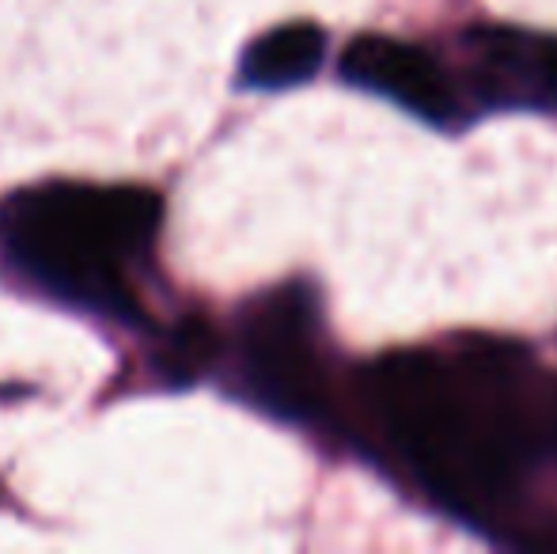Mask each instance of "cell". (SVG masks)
Wrapping results in <instances>:
<instances>
[{
	"label": "cell",
	"instance_id": "cell-1",
	"mask_svg": "<svg viewBox=\"0 0 557 554\" xmlns=\"http://www.w3.org/2000/svg\"><path fill=\"white\" fill-rule=\"evenodd\" d=\"M505 349L482 346L459 361L425 349L387 354L368 369L364 403L406 471L433 502L485 520L516 494L543 433L516 403Z\"/></svg>",
	"mask_w": 557,
	"mask_h": 554
},
{
	"label": "cell",
	"instance_id": "cell-2",
	"mask_svg": "<svg viewBox=\"0 0 557 554\" xmlns=\"http://www.w3.org/2000/svg\"><path fill=\"white\" fill-rule=\"evenodd\" d=\"M160 224V201L133 186L58 183L23 190L0 213L8 255L53 293L99 311H133L125 270Z\"/></svg>",
	"mask_w": 557,
	"mask_h": 554
},
{
	"label": "cell",
	"instance_id": "cell-3",
	"mask_svg": "<svg viewBox=\"0 0 557 554\" xmlns=\"http://www.w3.org/2000/svg\"><path fill=\"white\" fill-rule=\"evenodd\" d=\"M243 365L255 395L288 418H311L323 403L315 354V304L300 285L265 296L243 323Z\"/></svg>",
	"mask_w": 557,
	"mask_h": 554
},
{
	"label": "cell",
	"instance_id": "cell-4",
	"mask_svg": "<svg viewBox=\"0 0 557 554\" xmlns=\"http://www.w3.org/2000/svg\"><path fill=\"white\" fill-rule=\"evenodd\" d=\"M342 76L352 88L391 99L421 122H433V126H455L459 122V96L444 76L441 61L413 42L360 35L342 53Z\"/></svg>",
	"mask_w": 557,
	"mask_h": 554
},
{
	"label": "cell",
	"instance_id": "cell-5",
	"mask_svg": "<svg viewBox=\"0 0 557 554\" xmlns=\"http://www.w3.org/2000/svg\"><path fill=\"white\" fill-rule=\"evenodd\" d=\"M474 81L482 96L497 103L557 111V38L520 35V30H474Z\"/></svg>",
	"mask_w": 557,
	"mask_h": 554
},
{
	"label": "cell",
	"instance_id": "cell-6",
	"mask_svg": "<svg viewBox=\"0 0 557 554\" xmlns=\"http://www.w3.org/2000/svg\"><path fill=\"white\" fill-rule=\"evenodd\" d=\"M326 35L319 23L293 20L281 27L265 30L262 38L243 50L239 58V81L258 91H285L296 84L311 81L323 65Z\"/></svg>",
	"mask_w": 557,
	"mask_h": 554
}]
</instances>
